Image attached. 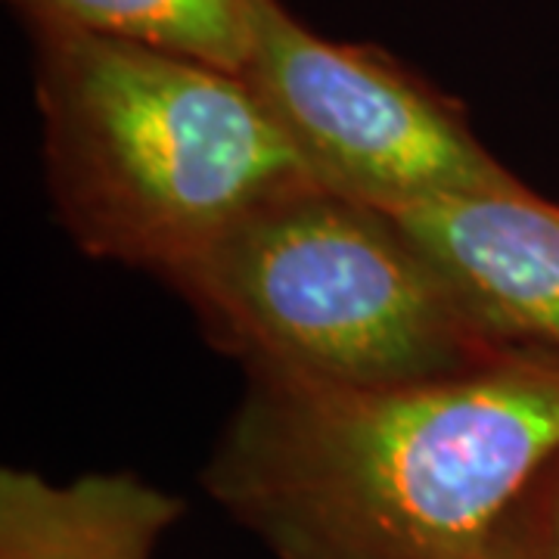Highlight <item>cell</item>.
Segmentation results:
<instances>
[{
	"label": "cell",
	"mask_w": 559,
	"mask_h": 559,
	"mask_svg": "<svg viewBox=\"0 0 559 559\" xmlns=\"http://www.w3.org/2000/svg\"><path fill=\"white\" fill-rule=\"evenodd\" d=\"M162 283L246 380L399 385L507 355L392 212L323 183L255 209Z\"/></svg>",
	"instance_id": "obj_3"
},
{
	"label": "cell",
	"mask_w": 559,
	"mask_h": 559,
	"mask_svg": "<svg viewBox=\"0 0 559 559\" xmlns=\"http://www.w3.org/2000/svg\"><path fill=\"white\" fill-rule=\"evenodd\" d=\"M476 559H559V451L503 507Z\"/></svg>",
	"instance_id": "obj_8"
},
{
	"label": "cell",
	"mask_w": 559,
	"mask_h": 559,
	"mask_svg": "<svg viewBox=\"0 0 559 559\" xmlns=\"http://www.w3.org/2000/svg\"><path fill=\"white\" fill-rule=\"evenodd\" d=\"M28 35L44 180L84 255L165 280L318 183L240 72L87 32Z\"/></svg>",
	"instance_id": "obj_2"
},
{
	"label": "cell",
	"mask_w": 559,
	"mask_h": 559,
	"mask_svg": "<svg viewBox=\"0 0 559 559\" xmlns=\"http://www.w3.org/2000/svg\"><path fill=\"white\" fill-rule=\"evenodd\" d=\"M500 352L559 360V205L513 183L392 212Z\"/></svg>",
	"instance_id": "obj_5"
},
{
	"label": "cell",
	"mask_w": 559,
	"mask_h": 559,
	"mask_svg": "<svg viewBox=\"0 0 559 559\" xmlns=\"http://www.w3.org/2000/svg\"><path fill=\"white\" fill-rule=\"evenodd\" d=\"M559 451V360L399 385L246 380L205 495L274 559H476Z\"/></svg>",
	"instance_id": "obj_1"
},
{
	"label": "cell",
	"mask_w": 559,
	"mask_h": 559,
	"mask_svg": "<svg viewBox=\"0 0 559 559\" xmlns=\"http://www.w3.org/2000/svg\"><path fill=\"white\" fill-rule=\"evenodd\" d=\"M240 75L342 197L401 212L520 183L454 97L373 44L311 32L280 0L259 3Z\"/></svg>",
	"instance_id": "obj_4"
},
{
	"label": "cell",
	"mask_w": 559,
	"mask_h": 559,
	"mask_svg": "<svg viewBox=\"0 0 559 559\" xmlns=\"http://www.w3.org/2000/svg\"><path fill=\"white\" fill-rule=\"evenodd\" d=\"M261 0H10L28 32L119 38L242 72Z\"/></svg>",
	"instance_id": "obj_7"
},
{
	"label": "cell",
	"mask_w": 559,
	"mask_h": 559,
	"mask_svg": "<svg viewBox=\"0 0 559 559\" xmlns=\"http://www.w3.org/2000/svg\"><path fill=\"white\" fill-rule=\"evenodd\" d=\"M183 500L134 473L50 481L0 469V559H153Z\"/></svg>",
	"instance_id": "obj_6"
}]
</instances>
